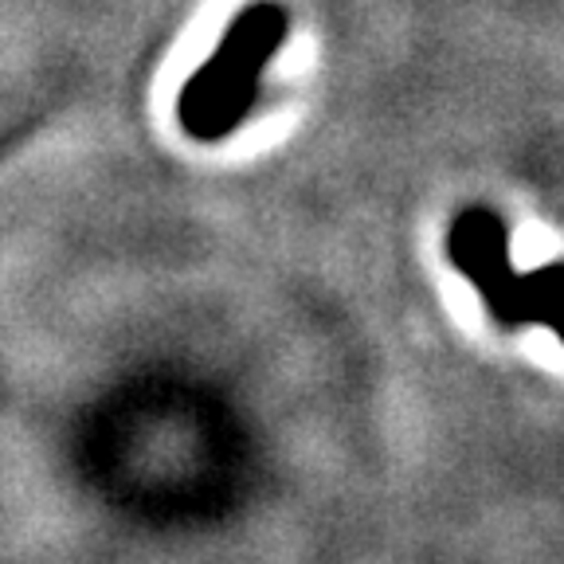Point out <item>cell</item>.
<instances>
[{"label": "cell", "instance_id": "3957f363", "mask_svg": "<svg viewBox=\"0 0 564 564\" xmlns=\"http://www.w3.org/2000/svg\"><path fill=\"white\" fill-rule=\"evenodd\" d=\"M525 326H549L564 345V263L525 274Z\"/></svg>", "mask_w": 564, "mask_h": 564}, {"label": "cell", "instance_id": "7a4b0ae2", "mask_svg": "<svg viewBox=\"0 0 564 564\" xmlns=\"http://www.w3.org/2000/svg\"><path fill=\"white\" fill-rule=\"evenodd\" d=\"M447 256L455 271L482 294L502 329L525 326V274L510 259V231L490 208H463L451 224Z\"/></svg>", "mask_w": 564, "mask_h": 564}, {"label": "cell", "instance_id": "6da1fadb", "mask_svg": "<svg viewBox=\"0 0 564 564\" xmlns=\"http://www.w3.org/2000/svg\"><path fill=\"white\" fill-rule=\"evenodd\" d=\"M286 35H291V12L274 0H259L231 20L220 47L176 98V118L188 138L220 141L243 122L247 110L256 106L267 63L286 44Z\"/></svg>", "mask_w": 564, "mask_h": 564}]
</instances>
